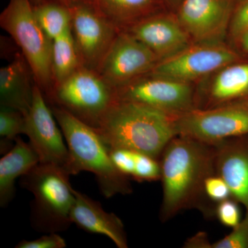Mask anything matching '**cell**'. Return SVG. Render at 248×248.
<instances>
[{"label":"cell","instance_id":"obj_6","mask_svg":"<svg viewBox=\"0 0 248 248\" xmlns=\"http://www.w3.org/2000/svg\"><path fill=\"white\" fill-rule=\"evenodd\" d=\"M57 106L94 128L116 102L115 90L98 72L81 66L53 88L45 97Z\"/></svg>","mask_w":248,"mask_h":248},{"label":"cell","instance_id":"obj_8","mask_svg":"<svg viewBox=\"0 0 248 248\" xmlns=\"http://www.w3.org/2000/svg\"><path fill=\"white\" fill-rule=\"evenodd\" d=\"M58 124L45 94L35 84L32 104L25 116L24 135L29 138V143L38 155L41 164L55 165L66 170L69 151Z\"/></svg>","mask_w":248,"mask_h":248},{"label":"cell","instance_id":"obj_36","mask_svg":"<svg viewBox=\"0 0 248 248\" xmlns=\"http://www.w3.org/2000/svg\"><path fill=\"white\" fill-rule=\"evenodd\" d=\"M242 106H244V107H246V108H248V99L247 101H246V102L245 103L244 105H242Z\"/></svg>","mask_w":248,"mask_h":248},{"label":"cell","instance_id":"obj_23","mask_svg":"<svg viewBox=\"0 0 248 248\" xmlns=\"http://www.w3.org/2000/svg\"><path fill=\"white\" fill-rule=\"evenodd\" d=\"M25 115L12 108L0 107V137L1 152L11 149V142L16 141L21 134H24Z\"/></svg>","mask_w":248,"mask_h":248},{"label":"cell","instance_id":"obj_22","mask_svg":"<svg viewBox=\"0 0 248 248\" xmlns=\"http://www.w3.org/2000/svg\"><path fill=\"white\" fill-rule=\"evenodd\" d=\"M37 22L52 41L71 30V8L54 1H43L33 6Z\"/></svg>","mask_w":248,"mask_h":248},{"label":"cell","instance_id":"obj_26","mask_svg":"<svg viewBox=\"0 0 248 248\" xmlns=\"http://www.w3.org/2000/svg\"><path fill=\"white\" fill-rule=\"evenodd\" d=\"M237 203L234 199L230 198L217 203L216 217L223 226L234 228L241 221Z\"/></svg>","mask_w":248,"mask_h":248},{"label":"cell","instance_id":"obj_30","mask_svg":"<svg viewBox=\"0 0 248 248\" xmlns=\"http://www.w3.org/2000/svg\"><path fill=\"white\" fill-rule=\"evenodd\" d=\"M248 29V0H246L236 10L231 22L233 35L241 36Z\"/></svg>","mask_w":248,"mask_h":248},{"label":"cell","instance_id":"obj_14","mask_svg":"<svg viewBox=\"0 0 248 248\" xmlns=\"http://www.w3.org/2000/svg\"><path fill=\"white\" fill-rule=\"evenodd\" d=\"M151 49L160 60L190 46L188 33L179 21L152 15L124 29Z\"/></svg>","mask_w":248,"mask_h":248},{"label":"cell","instance_id":"obj_2","mask_svg":"<svg viewBox=\"0 0 248 248\" xmlns=\"http://www.w3.org/2000/svg\"><path fill=\"white\" fill-rule=\"evenodd\" d=\"M176 116L138 103L116 101L97 130L110 148H125L159 159L178 135Z\"/></svg>","mask_w":248,"mask_h":248},{"label":"cell","instance_id":"obj_13","mask_svg":"<svg viewBox=\"0 0 248 248\" xmlns=\"http://www.w3.org/2000/svg\"><path fill=\"white\" fill-rule=\"evenodd\" d=\"M228 0H182L179 21L199 44H220L231 17Z\"/></svg>","mask_w":248,"mask_h":248},{"label":"cell","instance_id":"obj_9","mask_svg":"<svg viewBox=\"0 0 248 248\" xmlns=\"http://www.w3.org/2000/svg\"><path fill=\"white\" fill-rule=\"evenodd\" d=\"M147 75L115 89L116 101L138 103L176 115L196 109L195 93L188 83Z\"/></svg>","mask_w":248,"mask_h":248},{"label":"cell","instance_id":"obj_34","mask_svg":"<svg viewBox=\"0 0 248 248\" xmlns=\"http://www.w3.org/2000/svg\"><path fill=\"white\" fill-rule=\"evenodd\" d=\"M84 1L88 4L92 5L95 8L96 0H84Z\"/></svg>","mask_w":248,"mask_h":248},{"label":"cell","instance_id":"obj_3","mask_svg":"<svg viewBox=\"0 0 248 248\" xmlns=\"http://www.w3.org/2000/svg\"><path fill=\"white\" fill-rule=\"evenodd\" d=\"M69 151L66 172L76 175L83 171L93 173L101 193L109 199L133 192L130 178L122 174L110 158V147L97 128L85 124L68 111L50 105Z\"/></svg>","mask_w":248,"mask_h":248},{"label":"cell","instance_id":"obj_12","mask_svg":"<svg viewBox=\"0 0 248 248\" xmlns=\"http://www.w3.org/2000/svg\"><path fill=\"white\" fill-rule=\"evenodd\" d=\"M237 59L233 50L220 44H200L160 60L148 75L189 84L232 64Z\"/></svg>","mask_w":248,"mask_h":248},{"label":"cell","instance_id":"obj_11","mask_svg":"<svg viewBox=\"0 0 248 248\" xmlns=\"http://www.w3.org/2000/svg\"><path fill=\"white\" fill-rule=\"evenodd\" d=\"M71 10L72 33L81 64L97 72L120 30L84 1L74 5Z\"/></svg>","mask_w":248,"mask_h":248},{"label":"cell","instance_id":"obj_29","mask_svg":"<svg viewBox=\"0 0 248 248\" xmlns=\"http://www.w3.org/2000/svg\"><path fill=\"white\" fill-rule=\"evenodd\" d=\"M65 240L58 233H48L37 239L27 241L23 240L16 246V248H64Z\"/></svg>","mask_w":248,"mask_h":248},{"label":"cell","instance_id":"obj_24","mask_svg":"<svg viewBox=\"0 0 248 248\" xmlns=\"http://www.w3.org/2000/svg\"><path fill=\"white\" fill-rule=\"evenodd\" d=\"M161 177L159 159L142 153H135V169L133 179L143 182L159 180Z\"/></svg>","mask_w":248,"mask_h":248},{"label":"cell","instance_id":"obj_10","mask_svg":"<svg viewBox=\"0 0 248 248\" xmlns=\"http://www.w3.org/2000/svg\"><path fill=\"white\" fill-rule=\"evenodd\" d=\"M159 61L146 45L120 31L97 72L115 90L148 74Z\"/></svg>","mask_w":248,"mask_h":248},{"label":"cell","instance_id":"obj_32","mask_svg":"<svg viewBox=\"0 0 248 248\" xmlns=\"http://www.w3.org/2000/svg\"><path fill=\"white\" fill-rule=\"evenodd\" d=\"M46 1V0H31V1H33L35 4H40V3ZM54 1L64 5V6L68 8L73 7L74 5L78 4V3L81 2V1H84V0H54Z\"/></svg>","mask_w":248,"mask_h":248},{"label":"cell","instance_id":"obj_5","mask_svg":"<svg viewBox=\"0 0 248 248\" xmlns=\"http://www.w3.org/2000/svg\"><path fill=\"white\" fill-rule=\"evenodd\" d=\"M0 25L22 50L36 84L46 97L54 87L53 41L37 22L31 0H10L0 16Z\"/></svg>","mask_w":248,"mask_h":248},{"label":"cell","instance_id":"obj_1","mask_svg":"<svg viewBox=\"0 0 248 248\" xmlns=\"http://www.w3.org/2000/svg\"><path fill=\"white\" fill-rule=\"evenodd\" d=\"M215 146L189 137L173 138L159 158L162 183L161 222L169 221L184 210H200L216 217L217 203L205 192V180L216 174Z\"/></svg>","mask_w":248,"mask_h":248},{"label":"cell","instance_id":"obj_7","mask_svg":"<svg viewBox=\"0 0 248 248\" xmlns=\"http://www.w3.org/2000/svg\"><path fill=\"white\" fill-rule=\"evenodd\" d=\"M178 135L208 143L248 135V108L242 105L195 109L176 116Z\"/></svg>","mask_w":248,"mask_h":248},{"label":"cell","instance_id":"obj_27","mask_svg":"<svg viewBox=\"0 0 248 248\" xmlns=\"http://www.w3.org/2000/svg\"><path fill=\"white\" fill-rule=\"evenodd\" d=\"M136 152L125 148H111L110 158L116 169L124 175L133 178L135 169Z\"/></svg>","mask_w":248,"mask_h":248},{"label":"cell","instance_id":"obj_16","mask_svg":"<svg viewBox=\"0 0 248 248\" xmlns=\"http://www.w3.org/2000/svg\"><path fill=\"white\" fill-rule=\"evenodd\" d=\"M74 193L76 202L72 208V223L87 232L107 236L118 248H128L122 220L115 214L107 213L99 202L89 196L76 190Z\"/></svg>","mask_w":248,"mask_h":248},{"label":"cell","instance_id":"obj_4","mask_svg":"<svg viewBox=\"0 0 248 248\" xmlns=\"http://www.w3.org/2000/svg\"><path fill=\"white\" fill-rule=\"evenodd\" d=\"M70 176L63 168L40 163L21 177V186L33 195L31 222L35 231L58 233L72 224L76 195Z\"/></svg>","mask_w":248,"mask_h":248},{"label":"cell","instance_id":"obj_25","mask_svg":"<svg viewBox=\"0 0 248 248\" xmlns=\"http://www.w3.org/2000/svg\"><path fill=\"white\" fill-rule=\"evenodd\" d=\"M229 234L212 244L211 248H248V212Z\"/></svg>","mask_w":248,"mask_h":248},{"label":"cell","instance_id":"obj_21","mask_svg":"<svg viewBox=\"0 0 248 248\" xmlns=\"http://www.w3.org/2000/svg\"><path fill=\"white\" fill-rule=\"evenodd\" d=\"M81 66H83L72 30L53 41L52 71L54 87L66 79Z\"/></svg>","mask_w":248,"mask_h":248},{"label":"cell","instance_id":"obj_20","mask_svg":"<svg viewBox=\"0 0 248 248\" xmlns=\"http://www.w3.org/2000/svg\"><path fill=\"white\" fill-rule=\"evenodd\" d=\"M156 0H96L95 9L120 31L152 16Z\"/></svg>","mask_w":248,"mask_h":248},{"label":"cell","instance_id":"obj_18","mask_svg":"<svg viewBox=\"0 0 248 248\" xmlns=\"http://www.w3.org/2000/svg\"><path fill=\"white\" fill-rule=\"evenodd\" d=\"M40 164L30 143L16 138L14 146L0 159V206L4 208L16 195V182Z\"/></svg>","mask_w":248,"mask_h":248},{"label":"cell","instance_id":"obj_17","mask_svg":"<svg viewBox=\"0 0 248 248\" xmlns=\"http://www.w3.org/2000/svg\"><path fill=\"white\" fill-rule=\"evenodd\" d=\"M36 84L33 73L22 54L0 69V105L27 115Z\"/></svg>","mask_w":248,"mask_h":248},{"label":"cell","instance_id":"obj_35","mask_svg":"<svg viewBox=\"0 0 248 248\" xmlns=\"http://www.w3.org/2000/svg\"><path fill=\"white\" fill-rule=\"evenodd\" d=\"M166 1H169L170 4H179V1H180V2L182 1V0H166Z\"/></svg>","mask_w":248,"mask_h":248},{"label":"cell","instance_id":"obj_31","mask_svg":"<svg viewBox=\"0 0 248 248\" xmlns=\"http://www.w3.org/2000/svg\"><path fill=\"white\" fill-rule=\"evenodd\" d=\"M186 248H211L206 233L200 232L187 239L184 245Z\"/></svg>","mask_w":248,"mask_h":248},{"label":"cell","instance_id":"obj_15","mask_svg":"<svg viewBox=\"0 0 248 248\" xmlns=\"http://www.w3.org/2000/svg\"><path fill=\"white\" fill-rule=\"evenodd\" d=\"M216 174L224 179L232 198L248 212V135L214 143Z\"/></svg>","mask_w":248,"mask_h":248},{"label":"cell","instance_id":"obj_28","mask_svg":"<svg viewBox=\"0 0 248 248\" xmlns=\"http://www.w3.org/2000/svg\"><path fill=\"white\" fill-rule=\"evenodd\" d=\"M205 192L209 200L215 203L232 198L231 189L224 179L215 174L205 180Z\"/></svg>","mask_w":248,"mask_h":248},{"label":"cell","instance_id":"obj_19","mask_svg":"<svg viewBox=\"0 0 248 248\" xmlns=\"http://www.w3.org/2000/svg\"><path fill=\"white\" fill-rule=\"evenodd\" d=\"M248 93V63L228 65L215 77L207 94L208 109L223 107Z\"/></svg>","mask_w":248,"mask_h":248},{"label":"cell","instance_id":"obj_33","mask_svg":"<svg viewBox=\"0 0 248 248\" xmlns=\"http://www.w3.org/2000/svg\"><path fill=\"white\" fill-rule=\"evenodd\" d=\"M241 43L245 50L248 51V29L241 35Z\"/></svg>","mask_w":248,"mask_h":248}]
</instances>
